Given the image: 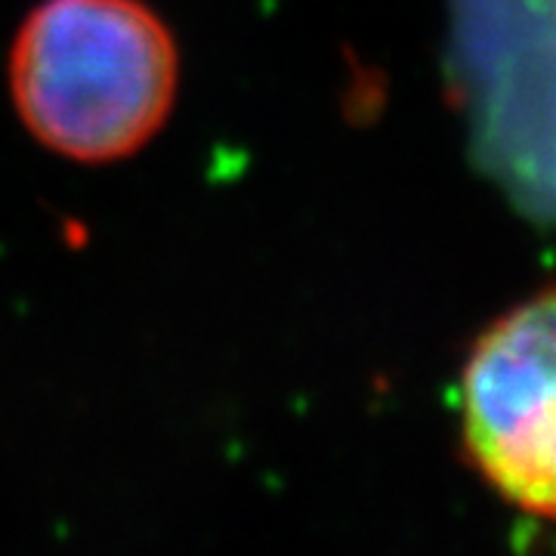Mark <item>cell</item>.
Listing matches in <instances>:
<instances>
[{
    "label": "cell",
    "mask_w": 556,
    "mask_h": 556,
    "mask_svg": "<svg viewBox=\"0 0 556 556\" xmlns=\"http://www.w3.org/2000/svg\"><path fill=\"white\" fill-rule=\"evenodd\" d=\"M460 433L497 495L556 522V291L479 338L460 378Z\"/></svg>",
    "instance_id": "7a4b0ae2"
},
{
    "label": "cell",
    "mask_w": 556,
    "mask_h": 556,
    "mask_svg": "<svg viewBox=\"0 0 556 556\" xmlns=\"http://www.w3.org/2000/svg\"><path fill=\"white\" fill-rule=\"evenodd\" d=\"M179 90V50L146 0H40L10 50V97L53 155L112 164L146 149Z\"/></svg>",
    "instance_id": "6da1fadb"
}]
</instances>
